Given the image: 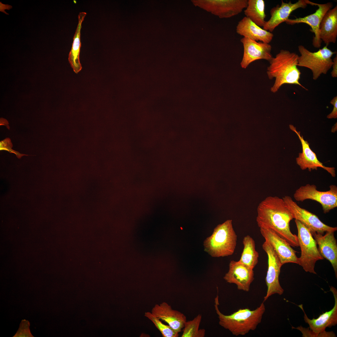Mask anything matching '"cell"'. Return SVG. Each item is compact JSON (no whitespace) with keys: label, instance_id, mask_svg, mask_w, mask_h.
<instances>
[{"label":"cell","instance_id":"ffe728a7","mask_svg":"<svg viewBox=\"0 0 337 337\" xmlns=\"http://www.w3.org/2000/svg\"><path fill=\"white\" fill-rule=\"evenodd\" d=\"M236 31L243 37L269 44L274 36L271 32L261 28L245 16L238 22Z\"/></svg>","mask_w":337,"mask_h":337},{"label":"cell","instance_id":"e0dca14e","mask_svg":"<svg viewBox=\"0 0 337 337\" xmlns=\"http://www.w3.org/2000/svg\"><path fill=\"white\" fill-rule=\"evenodd\" d=\"M248 0L205 1V7L220 18H229L241 13L247 5Z\"/></svg>","mask_w":337,"mask_h":337},{"label":"cell","instance_id":"8fae6325","mask_svg":"<svg viewBox=\"0 0 337 337\" xmlns=\"http://www.w3.org/2000/svg\"><path fill=\"white\" fill-rule=\"evenodd\" d=\"M240 41L243 47V54L240 63L241 67L246 68L254 61L264 59L269 62L272 58L271 46L269 43L257 42L243 37Z\"/></svg>","mask_w":337,"mask_h":337},{"label":"cell","instance_id":"52a82bcc","mask_svg":"<svg viewBox=\"0 0 337 337\" xmlns=\"http://www.w3.org/2000/svg\"><path fill=\"white\" fill-rule=\"evenodd\" d=\"M329 187V190L321 191L317 190L315 185L307 184L296 190L294 198L299 202L307 199L315 201L321 205L324 213H326L337 207V187L331 185Z\"/></svg>","mask_w":337,"mask_h":337},{"label":"cell","instance_id":"4fadbf2b","mask_svg":"<svg viewBox=\"0 0 337 337\" xmlns=\"http://www.w3.org/2000/svg\"><path fill=\"white\" fill-rule=\"evenodd\" d=\"M223 279L227 283L236 284L238 290L248 292L254 279V271L253 269L238 261L232 260Z\"/></svg>","mask_w":337,"mask_h":337},{"label":"cell","instance_id":"5bb4252c","mask_svg":"<svg viewBox=\"0 0 337 337\" xmlns=\"http://www.w3.org/2000/svg\"><path fill=\"white\" fill-rule=\"evenodd\" d=\"M289 127L297 134L301 143L302 152L299 153V156L296 159V163L300 168L302 170L308 169L309 171H311L312 170H317L318 168H321L327 171L332 177H335V168L325 166L319 160L315 153L310 148L309 144L304 139L303 136L300 135V132L298 131L296 128L292 125H289Z\"/></svg>","mask_w":337,"mask_h":337},{"label":"cell","instance_id":"7402d4cb","mask_svg":"<svg viewBox=\"0 0 337 337\" xmlns=\"http://www.w3.org/2000/svg\"><path fill=\"white\" fill-rule=\"evenodd\" d=\"M86 14L84 12H80L78 16V23L73 38V42L68 56V61L74 72L77 74L82 69L80 61V53L81 46V30L82 23Z\"/></svg>","mask_w":337,"mask_h":337},{"label":"cell","instance_id":"2e32d148","mask_svg":"<svg viewBox=\"0 0 337 337\" xmlns=\"http://www.w3.org/2000/svg\"><path fill=\"white\" fill-rule=\"evenodd\" d=\"M330 291L334 298V305L331 310L320 314L316 319H309L304 310L303 305H298L304 313V320L309 325L310 329L318 334L325 331L327 327L330 328L337 324V291L332 286L330 287Z\"/></svg>","mask_w":337,"mask_h":337},{"label":"cell","instance_id":"f1b7e54d","mask_svg":"<svg viewBox=\"0 0 337 337\" xmlns=\"http://www.w3.org/2000/svg\"><path fill=\"white\" fill-rule=\"evenodd\" d=\"M330 103L333 106L332 112L328 115L327 117L328 119H336L337 118V96L334 97L330 101Z\"/></svg>","mask_w":337,"mask_h":337},{"label":"cell","instance_id":"30bf717a","mask_svg":"<svg viewBox=\"0 0 337 337\" xmlns=\"http://www.w3.org/2000/svg\"><path fill=\"white\" fill-rule=\"evenodd\" d=\"M307 4L317 6L318 8L314 13L302 17L296 18L294 19L289 18L285 22L287 24L293 25L299 23H304L309 25L311 27L310 31L314 33L312 40V45L315 48H320L322 41L319 37V27L322 19L326 13L333 7L331 2L324 4H318L306 0Z\"/></svg>","mask_w":337,"mask_h":337},{"label":"cell","instance_id":"f546056e","mask_svg":"<svg viewBox=\"0 0 337 337\" xmlns=\"http://www.w3.org/2000/svg\"><path fill=\"white\" fill-rule=\"evenodd\" d=\"M333 63L332 67V70L331 72V75L332 77L336 78L337 77V55L333 60Z\"/></svg>","mask_w":337,"mask_h":337},{"label":"cell","instance_id":"cb8c5ba5","mask_svg":"<svg viewBox=\"0 0 337 337\" xmlns=\"http://www.w3.org/2000/svg\"><path fill=\"white\" fill-rule=\"evenodd\" d=\"M242 243L243 249L238 261L253 269L258 263L259 258L258 253L255 249V241L247 235L244 237Z\"/></svg>","mask_w":337,"mask_h":337},{"label":"cell","instance_id":"484cf974","mask_svg":"<svg viewBox=\"0 0 337 337\" xmlns=\"http://www.w3.org/2000/svg\"><path fill=\"white\" fill-rule=\"evenodd\" d=\"M144 316L151 320L161 333L163 337H178V333L175 331L169 325L163 323L162 320L153 315L151 312L144 313Z\"/></svg>","mask_w":337,"mask_h":337},{"label":"cell","instance_id":"ba28073f","mask_svg":"<svg viewBox=\"0 0 337 337\" xmlns=\"http://www.w3.org/2000/svg\"><path fill=\"white\" fill-rule=\"evenodd\" d=\"M287 208L292 213L293 218L303 224L311 233L316 232L323 235L325 232H335L337 227H332L323 222L315 214L300 207L289 196L282 198Z\"/></svg>","mask_w":337,"mask_h":337},{"label":"cell","instance_id":"d6986e66","mask_svg":"<svg viewBox=\"0 0 337 337\" xmlns=\"http://www.w3.org/2000/svg\"><path fill=\"white\" fill-rule=\"evenodd\" d=\"M311 234L318 245V249L320 254L324 258L331 263L337 278V243L334 236V232H326L325 235L316 232Z\"/></svg>","mask_w":337,"mask_h":337},{"label":"cell","instance_id":"d4e9b609","mask_svg":"<svg viewBox=\"0 0 337 337\" xmlns=\"http://www.w3.org/2000/svg\"><path fill=\"white\" fill-rule=\"evenodd\" d=\"M202 315L198 314L193 319L186 321L184 324L182 337H203L205 334L204 329H199Z\"/></svg>","mask_w":337,"mask_h":337},{"label":"cell","instance_id":"6da1fadb","mask_svg":"<svg viewBox=\"0 0 337 337\" xmlns=\"http://www.w3.org/2000/svg\"><path fill=\"white\" fill-rule=\"evenodd\" d=\"M256 221L260 228L270 229L291 246L299 247L297 236L291 231L290 223L293 217L283 199L268 196L259 204Z\"/></svg>","mask_w":337,"mask_h":337},{"label":"cell","instance_id":"7a4b0ae2","mask_svg":"<svg viewBox=\"0 0 337 337\" xmlns=\"http://www.w3.org/2000/svg\"><path fill=\"white\" fill-rule=\"evenodd\" d=\"M298 56L287 50H281L269 61L266 73L269 79H275L270 90L277 92L284 84L298 85L307 90L300 83L301 72L297 67Z\"/></svg>","mask_w":337,"mask_h":337},{"label":"cell","instance_id":"9c48e42d","mask_svg":"<svg viewBox=\"0 0 337 337\" xmlns=\"http://www.w3.org/2000/svg\"><path fill=\"white\" fill-rule=\"evenodd\" d=\"M263 249L268 256V269L265 278L267 291L264 298L263 302L274 294L281 295L284 290L280 284L279 276L282 265L280 260L271 245L265 241L262 245Z\"/></svg>","mask_w":337,"mask_h":337},{"label":"cell","instance_id":"7c38bea8","mask_svg":"<svg viewBox=\"0 0 337 337\" xmlns=\"http://www.w3.org/2000/svg\"><path fill=\"white\" fill-rule=\"evenodd\" d=\"M260 231L274 249L282 265L288 263L297 264L296 252L286 241L270 229L260 228Z\"/></svg>","mask_w":337,"mask_h":337},{"label":"cell","instance_id":"8992f818","mask_svg":"<svg viewBox=\"0 0 337 337\" xmlns=\"http://www.w3.org/2000/svg\"><path fill=\"white\" fill-rule=\"evenodd\" d=\"M327 45L317 51L312 52L300 45L298 46L300 55L298 56V66L310 70L313 79L317 80L322 74H326L332 67L333 55L335 53Z\"/></svg>","mask_w":337,"mask_h":337},{"label":"cell","instance_id":"4316f807","mask_svg":"<svg viewBox=\"0 0 337 337\" xmlns=\"http://www.w3.org/2000/svg\"><path fill=\"white\" fill-rule=\"evenodd\" d=\"M293 329H297L300 330L302 334L303 337H336L335 333L332 331H326L325 330L322 332L320 334H318L313 332L310 330L309 328H305L301 326L295 327L292 326Z\"/></svg>","mask_w":337,"mask_h":337},{"label":"cell","instance_id":"83f0119b","mask_svg":"<svg viewBox=\"0 0 337 337\" xmlns=\"http://www.w3.org/2000/svg\"><path fill=\"white\" fill-rule=\"evenodd\" d=\"M12 144L11 142V139L9 138H6L0 142V151L4 150L8 151L11 153H14L18 159L21 158L23 156L28 155H27L20 154L19 152L13 150L12 149Z\"/></svg>","mask_w":337,"mask_h":337},{"label":"cell","instance_id":"44dd1931","mask_svg":"<svg viewBox=\"0 0 337 337\" xmlns=\"http://www.w3.org/2000/svg\"><path fill=\"white\" fill-rule=\"evenodd\" d=\"M320 39L326 45L335 43L337 37V6L329 10L325 14L320 24Z\"/></svg>","mask_w":337,"mask_h":337},{"label":"cell","instance_id":"603a6c76","mask_svg":"<svg viewBox=\"0 0 337 337\" xmlns=\"http://www.w3.org/2000/svg\"><path fill=\"white\" fill-rule=\"evenodd\" d=\"M244 10L245 17L259 27H263L265 18V3L263 0H248Z\"/></svg>","mask_w":337,"mask_h":337},{"label":"cell","instance_id":"3957f363","mask_svg":"<svg viewBox=\"0 0 337 337\" xmlns=\"http://www.w3.org/2000/svg\"><path fill=\"white\" fill-rule=\"evenodd\" d=\"M264 302L256 309H240L230 315H226L219 310L218 296L215 299L214 307L218 315L219 325L236 336L244 335L254 330L261 323L265 311Z\"/></svg>","mask_w":337,"mask_h":337},{"label":"cell","instance_id":"9a60e30c","mask_svg":"<svg viewBox=\"0 0 337 337\" xmlns=\"http://www.w3.org/2000/svg\"><path fill=\"white\" fill-rule=\"evenodd\" d=\"M307 5L306 0H299L295 3L281 0V5L278 4L271 9V17L266 21L263 29L271 32L280 24L286 22L292 12L299 8H305Z\"/></svg>","mask_w":337,"mask_h":337},{"label":"cell","instance_id":"5b68a950","mask_svg":"<svg viewBox=\"0 0 337 337\" xmlns=\"http://www.w3.org/2000/svg\"><path fill=\"white\" fill-rule=\"evenodd\" d=\"M301 255L298 258V264L306 272L316 274L315 271L316 262L324 258L320 254L317 244L310 231L299 221L295 220Z\"/></svg>","mask_w":337,"mask_h":337},{"label":"cell","instance_id":"ac0fdd59","mask_svg":"<svg viewBox=\"0 0 337 337\" xmlns=\"http://www.w3.org/2000/svg\"><path fill=\"white\" fill-rule=\"evenodd\" d=\"M151 313L169 325L175 331L179 333L187 321L186 316L180 312L173 309L171 306L164 302L156 304L152 308Z\"/></svg>","mask_w":337,"mask_h":337},{"label":"cell","instance_id":"277c9868","mask_svg":"<svg viewBox=\"0 0 337 337\" xmlns=\"http://www.w3.org/2000/svg\"><path fill=\"white\" fill-rule=\"evenodd\" d=\"M237 239L232 220H227L217 225L212 234L205 239L203 242L204 250L213 257L231 255L235 251Z\"/></svg>","mask_w":337,"mask_h":337}]
</instances>
